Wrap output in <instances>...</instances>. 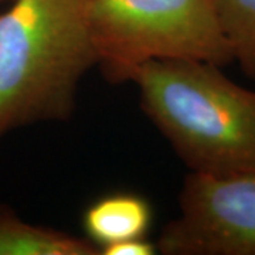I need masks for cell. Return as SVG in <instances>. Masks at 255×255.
Returning a JSON list of instances; mask_svg holds the SVG:
<instances>
[{"mask_svg":"<svg viewBox=\"0 0 255 255\" xmlns=\"http://www.w3.org/2000/svg\"><path fill=\"white\" fill-rule=\"evenodd\" d=\"M233 61L255 81V0H213Z\"/></svg>","mask_w":255,"mask_h":255,"instance_id":"7","label":"cell"},{"mask_svg":"<svg viewBox=\"0 0 255 255\" xmlns=\"http://www.w3.org/2000/svg\"><path fill=\"white\" fill-rule=\"evenodd\" d=\"M216 64L159 60L132 75L140 108L190 172L255 173V91Z\"/></svg>","mask_w":255,"mask_h":255,"instance_id":"1","label":"cell"},{"mask_svg":"<svg viewBox=\"0 0 255 255\" xmlns=\"http://www.w3.org/2000/svg\"><path fill=\"white\" fill-rule=\"evenodd\" d=\"M153 211L143 196L115 191L91 203L82 217L85 237L101 250L124 240L146 237Z\"/></svg>","mask_w":255,"mask_h":255,"instance_id":"5","label":"cell"},{"mask_svg":"<svg viewBox=\"0 0 255 255\" xmlns=\"http://www.w3.org/2000/svg\"><path fill=\"white\" fill-rule=\"evenodd\" d=\"M157 247L153 243L143 238L124 240L101 250V255H153Z\"/></svg>","mask_w":255,"mask_h":255,"instance_id":"8","label":"cell"},{"mask_svg":"<svg viewBox=\"0 0 255 255\" xmlns=\"http://www.w3.org/2000/svg\"><path fill=\"white\" fill-rule=\"evenodd\" d=\"M0 14V139L36 122L64 121L97 65L90 0H10Z\"/></svg>","mask_w":255,"mask_h":255,"instance_id":"2","label":"cell"},{"mask_svg":"<svg viewBox=\"0 0 255 255\" xmlns=\"http://www.w3.org/2000/svg\"><path fill=\"white\" fill-rule=\"evenodd\" d=\"M88 16L97 65L114 84L149 61L233 63L213 0H90Z\"/></svg>","mask_w":255,"mask_h":255,"instance_id":"3","label":"cell"},{"mask_svg":"<svg viewBox=\"0 0 255 255\" xmlns=\"http://www.w3.org/2000/svg\"><path fill=\"white\" fill-rule=\"evenodd\" d=\"M3 1H10V0H0V3H3Z\"/></svg>","mask_w":255,"mask_h":255,"instance_id":"9","label":"cell"},{"mask_svg":"<svg viewBox=\"0 0 255 255\" xmlns=\"http://www.w3.org/2000/svg\"><path fill=\"white\" fill-rule=\"evenodd\" d=\"M179 210L159 236V253L255 255V173L190 172L179 196Z\"/></svg>","mask_w":255,"mask_h":255,"instance_id":"4","label":"cell"},{"mask_svg":"<svg viewBox=\"0 0 255 255\" xmlns=\"http://www.w3.org/2000/svg\"><path fill=\"white\" fill-rule=\"evenodd\" d=\"M0 255H100L87 237L30 224L0 206Z\"/></svg>","mask_w":255,"mask_h":255,"instance_id":"6","label":"cell"}]
</instances>
